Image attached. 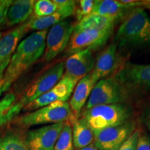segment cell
<instances>
[{"mask_svg":"<svg viewBox=\"0 0 150 150\" xmlns=\"http://www.w3.org/2000/svg\"><path fill=\"white\" fill-rule=\"evenodd\" d=\"M140 134L139 131L135 130L134 132L123 142L122 145L117 150H136L137 143Z\"/></svg>","mask_w":150,"mask_h":150,"instance_id":"cell-27","label":"cell"},{"mask_svg":"<svg viewBox=\"0 0 150 150\" xmlns=\"http://www.w3.org/2000/svg\"><path fill=\"white\" fill-rule=\"evenodd\" d=\"M136 150H150V137L146 134H140Z\"/></svg>","mask_w":150,"mask_h":150,"instance_id":"cell-29","label":"cell"},{"mask_svg":"<svg viewBox=\"0 0 150 150\" xmlns=\"http://www.w3.org/2000/svg\"><path fill=\"white\" fill-rule=\"evenodd\" d=\"M29 30V21L11 30L0 38V74H4L18 47L19 42Z\"/></svg>","mask_w":150,"mask_h":150,"instance_id":"cell-15","label":"cell"},{"mask_svg":"<svg viewBox=\"0 0 150 150\" xmlns=\"http://www.w3.org/2000/svg\"><path fill=\"white\" fill-rule=\"evenodd\" d=\"M0 150H29L25 142L14 134L0 137Z\"/></svg>","mask_w":150,"mask_h":150,"instance_id":"cell-24","label":"cell"},{"mask_svg":"<svg viewBox=\"0 0 150 150\" xmlns=\"http://www.w3.org/2000/svg\"><path fill=\"white\" fill-rule=\"evenodd\" d=\"M72 126L68 120L65 122L52 150H74Z\"/></svg>","mask_w":150,"mask_h":150,"instance_id":"cell-23","label":"cell"},{"mask_svg":"<svg viewBox=\"0 0 150 150\" xmlns=\"http://www.w3.org/2000/svg\"><path fill=\"white\" fill-rule=\"evenodd\" d=\"M35 2L33 0L13 1L7 11L5 25L13 27L25 22L32 14Z\"/></svg>","mask_w":150,"mask_h":150,"instance_id":"cell-19","label":"cell"},{"mask_svg":"<svg viewBox=\"0 0 150 150\" xmlns=\"http://www.w3.org/2000/svg\"><path fill=\"white\" fill-rule=\"evenodd\" d=\"M68 121L72 126V141L75 149H81L93 143V132L83 118L70 117Z\"/></svg>","mask_w":150,"mask_h":150,"instance_id":"cell-20","label":"cell"},{"mask_svg":"<svg viewBox=\"0 0 150 150\" xmlns=\"http://www.w3.org/2000/svg\"><path fill=\"white\" fill-rule=\"evenodd\" d=\"M97 82L92 76L91 73L79 81L72 94L69 105L72 112L70 117L79 118L84 106H86L93 88Z\"/></svg>","mask_w":150,"mask_h":150,"instance_id":"cell-18","label":"cell"},{"mask_svg":"<svg viewBox=\"0 0 150 150\" xmlns=\"http://www.w3.org/2000/svg\"><path fill=\"white\" fill-rule=\"evenodd\" d=\"M64 69L65 63L60 62L40 75L26 91L18 102H16L12 106L11 113L14 117L27 105L53 88L63 76Z\"/></svg>","mask_w":150,"mask_h":150,"instance_id":"cell-4","label":"cell"},{"mask_svg":"<svg viewBox=\"0 0 150 150\" xmlns=\"http://www.w3.org/2000/svg\"><path fill=\"white\" fill-rule=\"evenodd\" d=\"M142 122L150 132V104L142 113Z\"/></svg>","mask_w":150,"mask_h":150,"instance_id":"cell-30","label":"cell"},{"mask_svg":"<svg viewBox=\"0 0 150 150\" xmlns=\"http://www.w3.org/2000/svg\"><path fill=\"white\" fill-rule=\"evenodd\" d=\"M135 130V121L129 120L94 133L93 144L99 150H117Z\"/></svg>","mask_w":150,"mask_h":150,"instance_id":"cell-8","label":"cell"},{"mask_svg":"<svg viewBox=\"0 0 150 150\" xmlns=\"http://www.w3.org/2000/svg\"><path fill=\"white\" fill-rule=\"evenodd\" d=\"M12 1L11 0H0V28L5 25L7 11Z\"/></svg>","mask_w":150,"mask_h":150,"instance_id":"cell-28","label":"cell"},{"mask_svg":"<svg viewBox=\"0 0 150 150\" xmlns=\"http://www.w3.org/2000/svg\"><path fill=\"white\" fill-rule=\"evenodd\" d=\"M47 30L33 33L19 43L4 74V86L8 90L15 81L43 55Z\"/></svg>","mask_w":150,"mask_h":150,"instance_id":"cell-1","label":"cell"},{"mask_svg":"<svg viewBox=\"0 0 150 150\" xmlns=\"http://www.w3.org/2000/svg\"><path fill=\"white\" fill-rule=\"evenodd\" d=\"M132 108L125 103L99 105L84 109L80 117L85 120L93 134L131 120Z\"/></svg>","mask_w":150,"mask_h":150,"instance_id":"cell-3","label":"cell"},{"mask_svg":"<svg viewBox=\"0 0 150 150\" xmlns=\"http://www.w3.org/2000/svg\"><path fill=\"white\" fill-rule=\"evenodd\" d=\"M95 1L94 0H81L79 1V8L76 10V16L78 21L84 17L92 13L95 6Z\"/></svg>","mask_w":150,"mask_h":150,"instance_id":"cell-26","label":"cell"},{"mask_svg":"<svg viewBox=\"0 0 150 150\" xmlns=\"http://www.w3.org/2000/svg\"><path fill=\"white\" fill-rule=\"evenodd\" d=\"M117 49V46L113 42L105 47L97 56L95 66L91 72L97 82L110 76V75L117 69L119 63Z\"/></svg>","mask_w":150,"mask_h":150,"instance_id":"cell-17","label":"cell"},{"mask_svg":"<svg viewBox=\"0 0 150 150\" xmlns=\"http://www.w3.org/2000/svg\"><path fill=\"white\" fill-rule=\"evenodd\" d=\"M95 59L91 50H85L70 55L65 63L63 76L79 81L92 72Z\"/></svg>","mask_w":150,"mask_h":150,"instance_id":"cell-14","label":"cell"},{"mask_svg":"<svg viewBox=\"0 0 150 150\" xmlns=\"http://www.w3.org/2000/svg\"><path fill=\"white\" fill-rule=\"evenodd\" d=\"M2 34H3L2 33H1V32H0V38H1L2 37Z\"/></svg>","mask_w":150,"mask_h":150,"instance_id":"cell-34","label":"cell"},{"mask_svg":"<svg viewBox=\"0 0 150 150\" xmlns=\"http://www.w3.org/2000/svg\"><path fill=\"white\" fill-rule=\"evenodd\" d=\"M74 25L70 21L63 20L54 24L47 31L45 49L42 61L50 62L67 48L72 36Z\"/></svg>","mask_w":150,"mask_h":150,"instance_id":"cell-7","label":"cell"},{"mask_svg":"<svg viewBox=\"0 0 150 150\" xmlns=\"http://www.w3.org/2000/svg\"><path fill=\"white\" fill-rule=\"evenodd\" d=\"M65 122L52 124L29 131L24 140L28 149H53Z\"/></svg>","mask_w":150,"mask_h":150,"instance_id":"cell-12","label":"cell"},{"mask_svg":"<svg viewBox=\"0 0 150 150\" xmlns=\"http://www.w3.org/2000/svg\"><path fill=\"white\" fill-rule=\"evenodd\" d=\"M72 112L69 103L56 102L26 114L19 119L20 125L24 127L65 122L69 120Z\"/></svg>","mask_w":150,"mask_h":150,"instance_id":"cell-6","label":"cell"},{"mask_svg":"<svg viewBox=\"0 0 150 150\" xmlns=\"http://www.w3.org/2000/svg\"><path fill=\"white\" fill-rule=\"evenodd\" d=\"M76 150H99L97 148L95 147V145H94L93 143L91 144V145L86 146L85 147H83V148H81V149H78Z\"/></svg>","mask_w":150,"mask_h":150,"instance_id":"cell-32","label":"cell"},{"mask_svg":"<svg viewBox=\"0 0 150 150\" xmlns=\"http://www.w3.org/2000/svg\"><path fill=\"white\" fill-rule=\"evenodd\" d=\"M140 6L142 7L141 1L97 0L91 14L99 15L117 22L121 18H125L133 9Z\"/></svg>","mask_w":150,"mask_h":150,"instance_id":"cell-16","label":"cell"},{"mask_svg":"<svg viewBox=\"0 0 150 150\" xmlns=\"http://www.w3.org/2000/svg\"><path fill=\"white\" fill-rule=\"evenodd\" d=\"M6 91L4 86V74H0V96L1 94Z\"/></svg>","mask_w":150,"mask_h":150,"instance_id":"cell-31","label":"cell"},{"mask_svg":"<svg viewBox=\"0 0 150 150\" xmlns=\"http://www.w3.org/2000/svg\"><path fill=\"white\" fill-rule=\"evenodd\" d=\"M77 82L78 81L72 78L63 76L53 88L27 105L24 110H35L59 101L67 102L71 97Z\"/></svg>","mask_w":150,"mask_h":150,"instance_id":"cell-11","label":"cell"},{"mask_svg":"<svg viewBox=\"0 0 150 150\" xmlns=\"http://www.w3.org/2000/svg\"><path fill=\"white\" fill-rule=\"evenodd\" d=\"M142 3V7L144 8H147L148 10L150 11V1H141Z\"/></svg>","mask_w":150,"mask_h":150,"instance_id":"cell-33","label":"cell"},{"mask_svg":"<svg viewBox=\"0 0 150 150\" xmlns=\"http://www.w3.org/2000/svg\"><path fill=\"white\" fill-rule=\"evenodd\" d=\"M114 76L129 93L150 89V65L127 62Z\"/></svg>","mask_w":150,"mask_h":150,"instance_id":"cell-9","label":"cell"},{"mask_svg":"<svg viewBox=\"0 0 150 150\" xmlns=\"http://www.w3.org/2000/svg\"><path fill=\"white\" fill-rule=\"evenodd\" d=\"M57 5V10L50 16L42 18H32L29 20V30L43 31L47 30L54 24L59 23L74 14L76 3L72 0H53Z\"/></svg>","mask_w":150,"mask_h":150,"instance_id":"cell-13","label":"cell"},{"mask_svg":"<svg viewBox=\"0 0 150 150\" xmlns=\"http://www.w3.org/2000/svg\"><path fill=\"white\" fill-rule=\"evenodd\" d=\"M112 32L95 29L73 31L66 53L72 55L85 50L96 51L106 44Z\"/></svg>","mask_w":150,"mask_h":150,"instance_id":"cell-10","label":"cell"},{"mask_svg":"<svg viewBox=\"0 0 150 150\" xmlns=\"http://www.w3.org/2000/svg\"><path fill=\"white\" fill-rule=\"evenodd\" d=\"M114 42L121 48H150V18L143 7H136L125 17Z\"/></svg>","mask_w":150,"mask_h":150,"instance_id":"cell-2","label":"cell"},{"mask_svg":"<svg viewBox=\"0 0 150 150\" xmlns=\"http://www.w3.org/2000/svg\"><path fill=\"white\" fill-rule=\"evenodd\" d=\"M57 5L54 1L50 0H39L35 2L33 7L34 18H42L53 14L57 10Z\"/></svg>","mask_w":150,"mask_h":150,"instance_id":"cell-25","label":"cell"},{"mask_svg":"<svg viewBox=\"0 0 150 150\" xmlns=\"http://www.w3.org/2000/svg\"><path fill=\"white\" fill-rule=\"evenodd\" d=\"M117 21L106 17L96 14H91L82 18L74 26L73 31L82 30L95 29L113 32L114 27Z\"/></svg>","mask_w":150,"mask_h":150,"instance_id":"cell-21","label":"cell"},{"mask_svg":"<svg viewBox=\"0 0 150 150\" xmlns=\"http://www.w3.org/2000/svg\"><path fill=\"white\" fill-rule=\"evenodd\" d=\"M16 97L14 93H7L0 100V127L13 120L14 116L11 113V108L16 103Z\"/></svg>","mask_w":150,"mask_h":150,"instance_id":"cell-22","label":"cell"},{"mask_svg":"<svg viewBox=\"0 0 150 150\" xmlns=\"http://www.w3.org/2000/svg\"><path fill=\"white\" fill-rule=\"evenodd\" d=\"M130 93L115 76L100 79L92 91L85 108L99 105L125 103L129 99Z\"/></svg>","mask_w":150,"mask_h":150,"instance_id":"cell-5","label":"cell"}]
</instances>
